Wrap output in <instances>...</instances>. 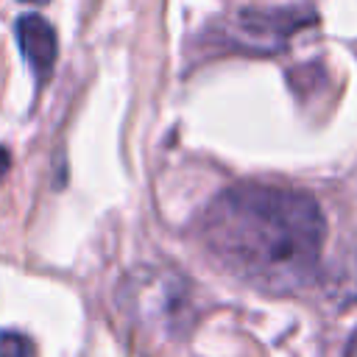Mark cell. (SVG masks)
I'll return each instance as SVG.
<instances>
[{
  "label": "cell",
  "instance_id": "obj_4",
  "mask_svg": "<svg viewBox=\"0 0 357 357\" xmlns=\"http://www.w3.org/2000/svg\"><path fill=\"white\" fill-rule=\"evenodd\" d=\"M0 357H33V346L20 332H0Z\"/></svg>",
  "mask_w": 357,
  "mask_h": 357
},
{
  "label": "cell",
  "instance_id": "obj_5",
  "mask_svg": "<svg viewBox=\"0 0 357 357\" xmlns=\"http://www.w3.org/2000/svg\"><path fill=\"white\" fill-rule=\"evenodd\" d=\"M8 167H11V156H8V151L0 145V181L6 178V173H8Z\"/></svg>",
  "mask_w": 357,
  "mask_h": 357
},
{
  "label": "cell",
  "instance_id": "obj_2",
  "mask_svg": "<svg viewBox=\"0 0 357 357\" xmlns=\"http://www.w3.org/2000/svg\"><path fill=\"white\" fill-rule=\"evenodd\" d=\"M17 42L22 56L28 59L31 70L36 73L39 81H45L56 64V31L50 28V22L39 14H22L17 20Z\"/></svg>",
  "mask_w": 357,
  "mask_h": 357
},
{
  "label": "cell",
  "instance_id": "obj_1",
  "mask_svg": "<svg viewBox=\"0 0 357 357\" xmlns=\"http://www.w3.org/2000/svg\"><path fill=\"white\" fill-rule=\"evenodd\" d=\"M324 240V215L301 190L234 184L201 215V243L215 265L273 296L298 293L315 279Z\"/></svg>",
  "mask_w": 357,
  "mask_h": 357
},
{
  "label": "cell",
  "instance_id": "obj_7",
  "mask_svg": "<svg viewBox=\"0 0 357 357\" xmlns=\"http://www.w3.org/2000/svg\"><path fill=\"white\" fill-rule=\"evenodd\" d=\"M22 3H47V0H22Z\"/></svg>",
  "mask_w": 357,
  "mask_h": 357
},
{
  "label": "cell",
  "instance_id": "obj_6",
  "mask_svg": "<svg viewBox=\"0 0 357 357\" xmlns=\"http://www.w3.org/2000/svg\"><path fill=\"white\" fill-rule=\"evenodd\" d=\"M346 357H357V332L349 337V346H346Z\"/></svg>",
  "mask_w": 357,
  "mask_h": 357
},
{
  "label": "cell",
  "instance_id": "obj_3",
  "mask_svg": "<svg viewBox=\"0 0 357 357\" xmlns=\"http://www.w3.org/2000/svg\"><path fill=\"white\" fill-rule=\"evenodd\" d=\"M337 293H343V298H357V237L343 257V265L337 273Z\"/></svg>",
  "mask_w": 357,
  "mask_h": 357
}]
</instances>
